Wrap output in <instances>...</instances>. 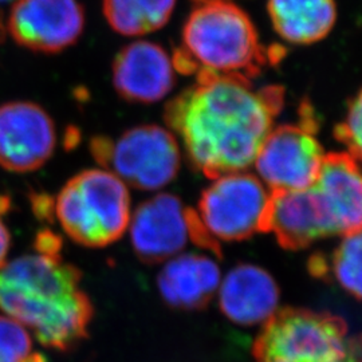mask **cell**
<instances>
[{"label": "cell", "mask_w": 362, "mask_h": 362, "mask_svg": "<svg viewBox=\"0 0 362 362\" xmlns=\"http://www.w3.org/2000/svg\"><path fill=\"white\" fill-rule=\"evenodd\" d=\"M282 106L275 88L242 77H197L165 107L168 129L192 167L208 177L247 170Z\"/></svg>", "instance_id": "1"}, {"label": "cell", "mask_w": 362, "mask_h": 362, "mask_svg": "<svg viewBox=\"0 0 362 362\" xmlns=\"http://www.w3.org/2000/svg\"><path fill=\"white\" fill-rule=\"evenodd\" d=\"M172 59L181 74L247 79L267 61L250 16L230 0L199 3L182 26L181 46Z\"/></svg>", "instance_id": "2"}, {"label": "cell", "mask_w": 362, "mask_h": 362, "mask_svg": "<svg viewBox=\"0 0 362 362\" xmlns=\"http://www.w3.org/2000/svg\"><path fill=\"white\" fill-rule=\"evenodd\" d=\"M255 362H362V336L329 313L284 309L264 322Z\"/></svg>", "instance_id": "3"}, {"label": "cell", "mask_w": 362, "mask_h": 362, "mask_svg": "<svg viewBox=\"0 0 362 362\" xmlns=\"http://www.w3.org/2000/svg\"><path fill=\"white\" fill-rule=\"evenodd\" d=\"M54 215L78 245L109 246L128 228L129 191L112 172L86 169L62 187L54 202Z\"/></svg>", "instance_id": "4"}, {"label": "cell", "mask_w": 362, "mask_h": 362, "mask_svg": "<svg viewBox=\"0 0 362 362\" xmlns=\"http://www.w3.org/2000/svg\"><path fill=\"white\" fill-rule=\"evenodd\" d=\"M89 148L101 167L140 191L165 188L180 170V144L170 130L158 125L134 127L116 140L95 136Z\"/></svg>", "instance_id": "5"}, {"label": "cell", "mask_w": 362, "mask_h": 362, "mask_svg": "<svg viewBox=\"0 0 362 362\" xmlns=\"http://www.w3.org/2000/svg\"><path fill=\"white\" fill-rule=\"evenodd\" d=\"M272 194L255 173L238 170L212 177L194 211L208 239L219 247L267 233Z\"/></svg>", "instance_id": "6"}, {"label": "cell", "mask_w": 362, "mask_h": 362, "mask_svg": "<svg viewBox=\"0 0 362 362\" xmlns=\"http://www.w3.org/2000/svg\"><path fill=\"white\" fill-rule=\"evenodd\" d=\"M325 152L309 124L272 128L255 156V175L272 194L309 188L324 163Z\"/></svg>", "instance_id": "7"}, {"label": "cell", "mask_w": 362, "mask_h": 362, "mask_svg": "<svg viewBox=\"0 0 362 362\" xmlns=\"http://www.w3.org/2000/svg\"><path fill=\"white\" fill-rule=\"evenodd\" d=\"M7 28L13 40L27 50L57 54L81 38L85 10L78 0H16Z\"/></svg>", "instance_id": "8"}, {"label": "cell", "mask_w": 362, "mask_h": 362, "mask_svg": "<svg viewBox=\"0 0 362 362\" xmlns=\"http://www.w3.org/2000/svg\"><path fill=\"white\" fill-rule=\"evenodd\" d=\"M57 148L50 115L37 104L13 101L0 106V167L28 173L43 167Z\"/></svg>", "instance_id": "9"}, {"label": "cell", "mask_w": 362, "mask_h": 362, "mask_svg": "<svg viewBox=\"0 0 362 362\" xmlns=\"http://www.w3.org/2000/svg\"><path fill=\"white\" fill-rule=\"evenodd\" d=\"M194 211L177 196L158 194L141 203L132 219L130 238L144 263L153 264L177 255L192 242Z\"/></svg>", "instance_id": "10"}, {"label": "cell", "mask_w": 362, "mask_h": 362, "mask_svg": "<svg viewBox=\"0 0 362 362\" xmlns=\"http://www.w3.org/2000/svg\"><path fill=\"white\" fill-rule=\"evenodd\" d=\"M329 236L362 228V164L348 153L325 156L310 187Z\"/></svg>", "instance_id": "11"}, {"label": "cell", "mask_w": 362, "mask_h": 362, "mask_svg": "<svg viewBox=\"0 0 362 362\" xmlns=\"http://www.w3.org/2000/svg\"><path fill=\"white\" fill-rule=\"evenodd\" d=\"M176 67L168 52L149 40L132 42L113 62V86L130 104H155L176 83Z\"/></svg>", "instance_id": "12"}, {"label": "cell", "mask_w": 362, "mask_h": 362, "mask_svg": "<svg viewBox=\"0 0 362 362\" xmlns=\"http://www.w3.org/2000/svg\"><path fill=\"white\" fill-rule=\"evenodd\" d=\"M220 309L235 324L267 322L276 313L279 290L272 275L252 264L236 266L220 285Z\"/></svg>", "instance_id": "13"}, {"label": "cell", "mask_w": 362, "mask_h": 362, "mask_svg": "<svg viewBox=\"0 0 362 362\" xmlns=\"http://www.w3.org/2000/svg\"><path fill=\"white\" fill-rule=\"evenodd\" d=\"M218 263L207 255L182 254L161 270L157 285L169 306L199 310L207 306L220 285Z\"/></svg>", "instance_id": "14"}, {"label": "cell", "mask_w": 362, "mask_h": 362, "mask_svg": "<svg viewBox=\"0 0 362 362\" xmlns=\"http://www.w3.org/2000/svg\"><path fill=\"white\" fill-rule=\"evenodd\" d=\"M267 233H274L279 245L290 250L330 238L310 188L272 194Z\"/></svg>", "instance_id": "15"}, {"label": "cell", "mask_w": 362, "mask_h": 362, "mask_svg": "<svg viewBox=\"0 0 362 362\" xmlns=\"http://www.w3.org/2000/svg\"><path fill=\"white\" fill-rule=\"evenodd\" d=\"M81 272L62 260L27 255L0 269V284L46 300H65L78 291Z\"/></svg>", "instance_id": "16"}, {"label": "cell", "mask_w": 362, "mask_h": 362, "mask_svg": "<svg viewBox=\"0 0 362 362\" xmlns=\"http://www.w3.org/2000/svg\"><path fill=\"white\" fill-rule=\"evenodd\" d=\"M272 27L291 45H311L327 37L337 21L334 0H269Z\"/></svg>", "instance_id": "17"}, {"label": "cell", "mask_w": 362, "mask_h": 362, "mask_svg": "<svg viewBox=\"0 0 362 362\" xmlns=\"http://www.w3.org/2000/svg\"><path fill=\"white\" fill-rule=\"evenodd\" d=\"M176 0H103L105 18L125 37L151 34L168 23Z\"/></svg>", "instance_id": "18"}, {"label": "cell", "mask_w": 362, "mask_h": 362, "mask_svg": "<svg viewBox=\"0 0 362 362\" xmlns=\"http://www.w3.org/2000/svg\"><path fill=\"white\" fill-rule=\"evenodd\" d=\"M330 272L338 285L362 300V228L342 236L332 255Z\"/></svg>", "instance_id": "19"}, {"label": "cell", "mask_w": 362, "mask_h": 362, "mask_svg": "<svg viewBox=\"0 0 362 362\" xmlns=\"http://www.w3.org/2000/svg\"><path fill=\"white\" fill-rule=\"evenodd\" d=\"M338 137L348 148V155L362 164V90L351 100L346 116L338 127Z\"/></svg>", "instance_id": "20"}, {"label": "cell", "mask_w": 362, "mask_h": 362, "mask_svg": "<svg viewBox=\"0 0 362 362\" xmlns=\"http://www.w3.org/2000/svg\"><path fill=\"white\" fill-rule=\"evenodd\" d=\"M31 350V339L18 321L0 317V351L21 361Z\"/></svg>", "instance_id": "21"}, {"label": "cell", "mask_w": 362, "mask_h": 362, "mask_svg": "<svg viewBox=\"0 0 362 362\" xmlns=\"http://www.w3.org/2000/svg\"><path fill=\"white\" fill-rule=\"evenodd\" d=\"M34 245L35 250L38 251V255L52 260H61L62 239L59 235L52 233L50 230H42L37 233Z\"/></svg>", "instance_id": "22"}, {"label": "cell", "mask_w": 362, "mask_h": 362, "mask_svg": "<svg viewBox=\"0 0 362 362\" xmlns=\"http://www.w3.org/2000/svg\"><path fill=\"white\" fill-rule=\"evenodd\" d=\"M34 206V212L40 220H49L52 221L54 219V202H52L50 197L46 194H38L33 200Z\"/></svg>", "instance_id": "23"}, {"label": "cell", "mask_w": 362, "mask_h": 362, "mask_svg": "<svg viewBox=\"0 0 362 362\" xmlns=\"http://www.w3.org/2000/svg\"><path fill=\"white\" fill-rule=\"evenodd\" d=\"M8 248H10V233H8V230L6 228V226L3 224V221L0 219V269L6 263V257L8 254Z\"/></svg>", "instance_id": "24"}, {"label": "cell", "mask_w": 362, "mask_h": 362, "mask_svg": "<svg viewBox=\"0 0 362 362\" xmlns=\"http://www.w3.org/2000/svg\"><path fill=\"white\" fill-rule=\"evenodd\" d=\"M19 362H47V360L40 353H30V354H27L26 357L22 358Z\"/></svg>", "instance_id": "25"}, {"label": "cell", "mask_w": 362, "mask_h": 362, "mask_svg": "<svg viewBox=\"0 0 362 362\" xmlns=\"http://www.w3.org/2000/svg\"><path fill=\"white\" fill-rule=\"evenodd\" d=\"M0 362H19L16 361L15 358L13 357H10V356H7V354H4V353H1L0 351Z\"/></svg>", "instance_id": "26"}, {"label": "cell", "mask_w": 362, "mask_h": 362, "mask_svg": "<svg viewBox=\"0 0 362 362\" xmlns=\"http://www.w3.org/2000/svg\"><path fill=\"white\" fill-rule=\"evenodd\" d=\"M7 1H11V0H0V3H7Z\"/></svg>", "instance_id": "27"}, {"label": "cell", "mask_w": 362, "mask_h": 362, "mask_svg": "<svg viewBox=\"0 0 362 362\" xmlns=\"http://www.w3.org/2000/svg\"><path fill=\"white\" fill-rule=\"evenodd\" d=\"M197 1H199V3H200V1H207V0H197Z\"/></svg>", "instance_id": "28"}]
</instances>
